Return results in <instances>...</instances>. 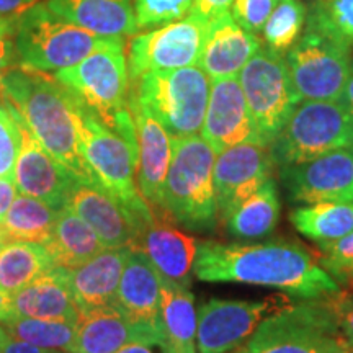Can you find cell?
<instances>
[{"label": "cell", "mask_w": 353, "mask_h": 353, "mask_svg": "<svg viewBox=\"0 0 353 353\" xmlns=\"http://www.w3.org/2000/svg\"><path fill=\"white\" fill-rule=\"evenodd\" d=\"M193 273L208 283L268 286L301 299L325 298L341 291L306 247L291 241L257 244L203 241L198 244Z\"/></svg>", "instance_id": "obj_1"}, {"label": "cell", "mask_w": 353, "mask_h": 353, "mask_svg": "<svg viewBox=\"0 0 353 353\" xmlns=\"http://www.w3.org/2000/svg\"><path fill=\"white\" fill-rule=\"evenodd\" d=\"M7 107L23 121L39 144L82 182H94L83 161L81 141L85 105L56 77L28 68L0 74Z\"/></svg>", "instance_id": "obj_2"}, {"label": "cell", "mask_w": 353, "mask_h": 353, "mask_svg": "<svg viewBox=\"0 0 353 353\" xmlns=\"http://www.w3.org/2000/svg\"><path fill=\"white\" fill-rule=\"evenodd\" d=\"M162 206L157 213L190 231L211 232L218 223L214 195L216 152L201 136L172 138Z\"/></svg>", "instance_id": "obj_3"}, {"label": "cell", "mask_w": 353, "mask_h": 353, "mask_svg": "<svg viewBox=\"0 0 353 353\" xmlns=\"http://www.w3.org/2000/svg\"><path fill=\"white\" fill-rule=\"evenodd\" d=\"M134 82L130 99L143 105L170 138H190L201 131L211 81L200 65L152 70Z\"/></svg>", "instance_id": "obj_4"}, {"label": "cell", "mask_w": 353, "mask_h": 353, "mask_svg": "<svg viewBox=\"0 0 353 353\" xmlns=\"http://www.w3.org/2000/svg\"><path fill=\"white\" fill-rule=\"evenodd\" d=\"M110 39L70 23L48 7L34 3L17 19L15 51L20 65L43 72L68 69L81 63Z\"/></svg>", "instance_id": "obj_5"}, {"label": "cell", "mask_w": 353, "mask_h": 353, "mask_svg": "<svg viewBox=\"0 0 353 353\" xmlns=\"http://www.w3.org/2000/svg\"><path fill=\"white\" fill-rule=\"evenodd\" d=\"M352 141L353 114L341 101L303 100L268 144V151L273 164L281 167L350 148Z\"/></svg>", "instance_id": "obj_6"}, {"label": "cell", "mask_w": 353, "mask_h": 353, "mask_svg": "<svg viewBox=\"0 0 353 353\" xmlns=\"http://www.w3.org/2000/svg\"><path fill=\"white\" fill-rule=\"evenodd\" d=\"M337 314L327 296L291 304L263 317L241 345L242 353H325L341 337Z\"/></svg>", "instance_id": "obj_7"}, {"label": "cell", "mask_w": 353, "mask_h": 353, "mask_svg": "<svg viewBox=\"0 0 353 353\" xmlns=\"http://www.w3.org/2000/svg\"><path fill=\"white\" fill-rule=\"evenodd\" d=\"M54 77L108 128L114 125L118 114L130 110V70L125 39H110L81 63L57 70Z\"/></svg>", "instance_id": "obj_8"}, {"label": "cell", "mask_w": 353, "mask_h": 353, "mask_svg": "<svg viewBox=\"0 0 353 353\" xmlns=\"http://www.w3.org/2000/svg\"><path fill=\"white\" fill-rule=\"evenodd\" d=\"M352 46L343 39L306 25L286 52L291 82L299 100L337 101L352 70Z\"/></svg>", "instance_id": "obj_9"}, {"label": "cell", "mask_w": 353, "mask_h": 353, "mask_svg": "<svg viewBox=\"0 0 353 353\" xmlns=\"http://www.w3.org/2000/svg\"><path fill=\"white\" fill-rule=\"evenodd\" d=\"M239 83L262 143L268 145L301 103L283 54L260 48L239 72Z\"/></svg>", "instance_id": "obj_10"}, {"label": "cell", "mask_w": 353, "mask_h": 353, "mask_svg": "<svg viewBox=\"0 0 353 353\" xmlns=\"http://www.w3.org/2000/svg\"><path fill=\"white\" fill-rule=\"evenodd\" d=\"M81 151L95 183L117 198L123 208L131 210L145 201L134 182L139 151L87 107Z\"/></svg>", "instance_id": "obj_11"}, {"label": "cell", "mask_w": 353, "mask_h": 353, "mask_svg": "<svg viewBox=\"0 0 353 353\" xmlns=\"http://www.w3.org/2000/svg\"><path fill=\"white\" fill-rule=\"evenodd\" d=\"M208 20L190 13L152 32L141 33L130 43L128 70L134 81L152 70L182 69L200 64Z\"/></svg>", "instance_id": "obj_12"}, {"label": "cell", "mask_w": 353, "mask_h": 353, "mask_svg": "<svg viewBox=\"0 0 353 353\" xmlns=\"http://www.w3.org/2000/svg\"><path fill=\"white\" fill-rule=\"evenodd\" d=\"M280 180L291 203L353 201V152L342 148L324 156L280 167Z\"/></svg>", "instance_id": "obj_13"}, {"label": "cell", "mask_w": 353, "mask_h": 353, "mask_svg": "<svg viewBox=\"0 0 353 353\" xmlns=\"http://www.w3.org/2000/svg\"><path fill=\"white\" fill-rule=\"evenodd\" d=\"M273 165L268 145L259 143L232 145L216 156L214 195L219 223H226L241 203L272 179Z\"/></svg>", "instance_id": "obj_14"}, {"label": "cell", "mask_w": 353, "mask_h": 353, "mask_svg": "<svg viewBox=\"0 0 353 353\" xmlns=\"http://www.w3.org/2000/svg\"><path fill=\"white\" fill-rule=\"evenodd\" d=\"M273 307L272 299L241 301L213 298L198 307V353H229L244 345Z\"/></svg>", "instance_id": "obj_15"}, {"label": "cell", "mask_w": 353, "mask_h": 353, "mask_svg": "<svg viewBox=\"0 0 353 353\" xmlns=\"http://www.w3.org/2000/svg\"><path fill=\"white\" fill-rule=\"evenodd\" d=\"M130 343L162 350L164 335L159 325L132 321L117 306H101L81 311L70 353H117Z\"/></svg>", "instance_id": "obj_16"}, {"label": "cell", "mask_w": 353, "mask_h": 353, "mask_svg": "<svg viewBox=\"0 0 353 353\" xmlns=\"http://www.w3.org/2000/svg\"><path fill=\"white\" fill-rule=\"evenodd\" d=\"M200 132L216 156L237 144H263L247 107L239 79L224 77L211 81L208 107Z\"/></svg>", "instance_id": "obj_17"}, {"label": "cell", "mask_w": 353, "mask_h": 353, "mask_svg": "<svg viewBox=\"0 0 353 353\" xmlns=\"http://www.w3.org/2000/svg\"><path fill=\"white\" fill-rule=\"evenodd\" d=\"M20 120V118H19ZM21 121V120H20ZM21 149L13 170V182L21 195L38 198L54 210L68 206L77 176L56 161L26 130L21 121Z\"/></svg>", "instance_id": "obj_18"}, {"label": "cell", "mask_w": 353, "mask_h": 353, "mask_svg": "<svg viewBox=\"0 0 353 353\" xmlns=\"http://www.w3.org/2000/svg\"><path fill=\"white\" fill-rule=\"evenodd\" d=\"M167 219L164 213L154 211V219L138 234L131 249L148 255L162 278L188 286L200 242L170 226Z\"/></svg>", "instance_id": "obj_19"}, {"label": "cell", "mask_w": 353, "mask_h": 353, "mask_svg": "<svg viewBox=\"0 0 353 353\" xmlns=\"http://www.w3.org/2000/svg\"><path fill=\"white\" fill-rule=\"evenodd\" d=\"M260 50L257 34L247 32L234 20L231 10L208 20L200 68L211 81L237 77L242 68Z\"/></svg>", "instance_id": "obj_20"}, {"label": "cell", "mask_w": 353, "mask_h": 353, "mask_svg": "<svg viewBox=\"0 0 353 353\" xmlns=\"http://www.w3.org/2000/svg\"><path fill=\"white\" fill-rule=\"evenodd\" d=\"M130 110L138 132V188L152 211L162 206V192L172 161V138L151 113L130 99Z\"/></svg>", "instance_id": "obj_21"}, {"label": "cell", "mask_w": 353, "mask_h": 353, "mask_svg": "<svg viewBox=\"0 0 353 353\" xmlns=\"http://www.w3.org/2000/svg\"><path fill=\"white\" fill-rule=\"evenodd\" d=\"M68 208L97 232L107 249L131 247L134 231L117 198L100 185L77 180L68 198Z\"/></svg>", "instance_id": "obj_22"}, {"label": "cell", "mask_w": 353, "mask_h": 353, "mask_svg": "<svg viewBox=\"0 0 353 353\" xmlns=\"http://www.w3.org/2000/svg\"><path fill=\"white\" fill-rule=\"evenodd\" d=\"M15 316L43 321H63L76 324L81 307L74 298L69 270L52 267L12 296Z\"/></svg>", "instance_id": "obj_23"}, {"label": "cell", "mask_w": 353, "mask_h": 353, "mask_svg": "<svg viewBox=\"0 0 353 353\" xmlns=\"http://www.w3.org/2000/svg\"><path fill=\"white\" fill-rule=\"evenodd\" d=\"M162 276L141 250L128 255L117 291V306L136 322H148L161 327Z\"/></svg>", "instance_id": "obj_24"}, {"label": "cell", "mask_w": 353, "mask_h": 353, "mask_svg": "<svg viewBox=\"0 0 353 353\" xmlns=\"http://www.w3.org/2000/svg\"><path fill=\"white\" fill-rule=\"evenodd\" d=\"M130 252L131 247L103 249L85 263L69 270L70 288L81 311L114 306L118 285Z\"/></svg>", "instance_id": "obj_25"}, {"label": "cell", "mask_w": 353, "mask_h": 353, "mask_svg": "<svg viewBox=\"0 0 353 353\" xmlns=\"http://www.w3.org/2000/svg\"><path fill=\"white\" fill-rule=\"evenodd\" d=\"M48 7L101 38L125 39L138 32L132 0H48Z\"/></svg>", "instance_id": "obj_26"}, {"label": "cell", "mask_w": 353, "mask_h": 353, "mask_svg": "<svg viewBox=\"0 0 353 353\" xmlns=\"http://www.w3.org/2000/svg\"><path fill=\"white\" fill-rule=\"evenodd\" d=\"M198 316L195 298L188 286L162 278L161 330L164 335V353H198Z\"/></svg>", "instance_id": "obj_27"}, {"label": "cell", "mask_w": 353, "mask_h": 353, "mask_svg": "<svg viewBox=\"0 0 353 353\" xmlns=\"http://www.w3.org/2000/svg\"><path fill=\"white\" fill-rule=\"evenodd\" d=\"M43 245L50 252L54 267L68 270L77 268L107 249L94 229L68 206L59 210L50 239Z\"/></svg>", "instance_id": "obj_28"}, {"label": "cell", "mask_w": 353, "mask_h": 353, "mask_svg": "<svg viewBox=\"0 0 353 353\" xmlns=\"http://www.w3.org/2000/svg\"><path fill=\"white\" fill-rule=\"evenodd\" d=\"M290 221L298 232L316 242L322 250L353 231V201H322L298 206L291 211Z\"/></svg>", "instance_id": "obj_29"}, {"label": "cell", "mask_w": 353, "mask_h": 353, "mask_svg": "<svg viewBox=\"0 0 353 353\" xmlns=\"http://www.w3.org/2000/svg\"><path fill=\"white\" fill-rule=\"evenodd\" d=\"M280 213V193L272 176L252 196L241 203L224 224H226L228 232L236 239H263L275 231Z\"/></svg>", "instance_id": "obj_30"}, {"label": "cell", "mask_w": 353, "mask_h": 353, "mask_svg": "<svg viewBox=\"0 0 353 353\" xmlns=\"http://www.w3.org/2000/svg\"><path fill=\"white\" fill-rule=\"evenodd\" d=\"M59 214L38 198L20 195L15 198L6 218L0 221V237L7 242H37L46 244Z\"/></svg>", "instance_id": "obj_31"}, {"label": "cell", "mask_w": 353, "mask_h": 353, "mask_svg": "<svg viewBox=\"0 0 353 353\" xmlns=\"http://www.w3.org/2000/svg\"><path fill=\"white\" fill-rule=\"evenodd\" d=\"M54 267L50 252L37 242H8L0 252V291L13 296Z\"/></svg>", "instance_id": "obj_32"}, {"label": "cell", "mask_w": 353, "mask_h": 353, "mask_svg": "<svg viewBox=\"0 0 353 353\" xmlns=\"http://www.w3.org/2000/svg\"><path fill=\"white\" fill-rule=\"evenodd\" d=\"M7 334L13 339L28 342L32 345L46 348V350H72L76 324L63 321H43L32 317L15 316L10 322L3 324Z\"/></svg>", "instance_id": "obj_33"}, {"label": "cell", "mask_w": 353, "mask_h": 353, "mask_svg": "<svg viewBox=\"0 0 353 353\" xmlns=\"http://www.w3.org/2000/svg\"><path fill=\"white\" fill-rule=\"evenodd\" d=\"M306 19V7L299 0H280L263 26L267 48L280 54L288 52L301 38Z\"/></svg>", "instance_id": "obj_34"}, {"label": "cell", "mask_w": 353, "mask_h": 353, "mask_svg": "<svg viewBox=\"0 0 353 353\" xmlns=\"http://www.w3.org/2000/svg\"><path fill=\"white\" fill-rule=\"evenodd\" d=\"M306 25L353 46V0H319L307 15Z\"/></svg>", "instance_id": "obj_35"}, {"label": "cell", "mask_w": 353, "mask_h": 353, "mask_svg": "<svg viewBox=\"0 0 353 353\" xmlns=\"http://www.w3.org/2000/svg\"><path fill=\"white\" fill-rule=\"evenodd\" d=\"M193 3L195 0H134L138 30L182 20L192 13Z\"/></svg>", "instance_id": "obj_36"}, {"label": "cell", "mask_w": 353, "mask_h": 353, "mask_svg": "<svg viewBox=\"0 0 353 353\" xmlns=\"http://www.w3.org/2000/svg\"><path fill=\"white\" fill-rule=\"evenodd\" d=\"M21 121L10 108H0V179H13L21 149Z\"/></svg>", "instance_id": "obj_37"}, {"label": "cell", "mask_w": 353, "mask_h": 353, "mask_svg": "<svg viewBox=\"0 0 353 353\" xmlns=\"http://www.w3.org/2000/svg\"><path fill=\"white\" fill-rule=\"evenodd\" d=\"M319 265L335 281L350 283L353 280V231L322 249Z\"/></svg>", "instance_id": "obj_38"}, {"label": "cell", "mask_w": 353, "mask_h": 353, "mask_svg": "<svg viewBox=\"0 0 353 353\" xmlns=\"http://www.w3.org/2000/svg\"><path fill=\"white\" fill-rule=\"evenodd\" d=\"M278 2L280 0H234L231 15L247 32L259 34Z\"/></svg>", "instance_id": "obj_39"}, {"label": "cell", "mask_w": 353, "mask_h": 353, "mask_svg": "<svg viewBox=\"0 0 353 353\" xmlns=\"http://www.w3.org/2000/svg\"><path fill=\"white\" fill-rule=\"evenodd\" d=\"M327 299L337 314L341 332L345 339L348 350L353 353V294L341 290L339 293L330 294Z\"/></svg>", "instance_id": "obj_40"}, {"label": "cell", "mask_w": 353, "mask_h": 353, "mask_svg": "<svg viewBox=\"0 0 353 353\" xmlns=\"http://www.w3.org/2000/svg\"><path fill=\"white\" fill-rule=\"evenodd\" d=\"M17 19L0 17V74L6 72L15 57Z\"/></svg>", "instance_id": "obj_41"}, {"label": "cell", "mask_w": 353, "mask_h": 353, "mask_svg": "<svg viewBox=\"0 0 353 353\" xmlns=\"http://www.w3.org/2000/svg\"><path fill=\"white\" fill-rule=\"evenodd\" d=\"M232 3L234 0H195L192 13L205 20H211L219 13L231 10Z\"/></svg>", "instance_id": "obj_42"}, {"label": "cell", "mask_w": 353, "mask_h": 353, "mask_svg": "<svg viewBox=\"0 0 353 353\" xmlns=\"http://www.w3.org/2000/svg\"><path fill=\"white\" fill-rule=\"evenodd\" d=\"M19 190L13 182V179H0V221L6 218L7 211L10 210V206L15 201V198Z\"/></svg>", "instance_id": "obj_43"}, {"label": "cell", "mask_w": 353, "mask_h": 353, "mask_svg": "<svg viewBox=\"0 0 353 353\" xmlns=\"http://www.w3.org/2000/svg\"><path fill=\"white\" fill-rule=\"evenodd\" d=\"M0 353H50V350L32 345V343L19 341V339H13L8 335L6 343L0 348Z\"/></svg>", "instance_id": "obj_44"}, {"label": "cell", "mask_w": 353, "mask_h": 353, "mask_svg": "<svg viewBox=\"0 0 353 353\" xmlns=\"http://www.w3.org/2000/svg\"><path fill=\"white\" fill-rule=\"evenodd\" d=\"M38 0H0V17H19Z\"/></svg>", "instance_id": "obj_45"}, {"label": "cell", "mask_w": 353, "mask_h": 353, "mask_svg": "<svg viewBox=\"0 0 353 353\" xmlns=\"http://www.w3.org/2000/svg\"><path fill=\"white\" fill-rule=\"evenodd\" d=\"M13 317H15V312H13L12 307V298L0 291V324H7Z\"/></svg>", "instance_id": "obj_46"}, {"label": "cell", "mask_w": 353, "mask_h": 353, "mask_svg": "<svg viewBox=\"0 0 353 353\" xmlns=\"http://www.w3.org/2000/svg\"><path fill=\"white\" fill-rule=\"evenodd\" d=\"M339 101L345 107L348 112L353 114V63H352V70L350 76H348V81L345 83V88H343V94Z\"/></svg>", "instance_id": "obj_47"}, {"label": "cell", "mask_w": 353, "mask_h": 353, "mask_svg": "<svg viewBox=\"0 0 353 353\" xmlns=\"http://www.w3.org/2000/svg\"><path fill=\"white\" fill-rule=\"evenodd\" d=\"M152 347L154 345H145V343H130V345L123 347L117 353H156L152 350Z\"/></svg>", "instance_id": "obj_48"}, {"label": "cell", "mask_w": 353, "mask_h": 353, "mask_svg": "<svg viewBox=\"0 0 353 353\" xmlns=\"http://www.w3.org/2000/svg\"><path fill=\"white\" fill-rule=\"evenodd\" d=\"M325 353H350L345 339H343V335L335 339V341L330 343V347L327 348V352H325Z\"/></svg>", "instance_id": "obj_49"}, {"label": "cell", "mask_w": 353, "mask_h": 353, "mask_svg": "<svg viewBox=\"0 0 353 353\" xmlns=\"http://www.w3.org/2000/svg\"><path fill=\"white\" fill-rule=\"evenodd\" d=\"M7 339H8V334H7V330H6V327H3L2 324H0V348H2L3 343H6Z\"/></svg>", "instance_id": "obj_50"}, {"label": "cell", "mask_w": 353, "mask_h": 353, "mask_svg": "<svg viewBox=\"0 0 353 353\" xmlns=\"http://www.w3.org/2000/svg\"><path fill=\"white\" fill-rule=\"evenodd\" d=\"M6 245H7V242L3 241L2 237H0V252H2V250H3V247H6Z\"/></svg>", "instance_id": "obj_51"}, {"label": "cell", "mask_w": 353, "mask_h": 353, "mask_svg": "<svg viewBox=\"0 0 353 353\" xmlns=\"http://www.w3.org/2000/svg\"><path fill=\"white\" fill-rule=\"evenodd\" d=\"M50 353H69V352H63V350H50Z\"/></svg>", "instance_id": "obj_52"}, {"label": "cell", "mask_w": 353, "mask_h": 353, "mask_svg": "<svg viewBox=\"0 0 353 353\" xmlns=\"http://www.w3.org/2000/svg\"><path fill=\"white\" fill-rule=\"evenodd\" d=\"M231 353H242V350H241V347H237V348H236V350H232Z\"/></svg>", "instance_id": "obj_53"}, {"label": "cell", "mask_w": 353, "mask_h": 353, "mask_svg": "<svg viewBox=\"0 0 353 353\" xmlns=\"http://www.w3.org/2000/svg\"><path fill=\"white\" fill-rule=\"evenodd\" d=\"M348 285H350V286H352V290H353V280H352V281H350V283H348Z\"/></svg>", "instance_id": "obj_54"}, {"label": "cell", "mask_w": 353, "mask_h": 353, "mask_svg": "<svg viewBox=\"0 0 353 353\" xmlns=\"http://www.w3.org/2000/svg\"><path fill=\"white\" fill-rule=\"evenodd\" d=\"M350 149H352V152H353V141H352V145H350Z\"/></svg>", "instance_id": "obj_55"}]
</instances>
